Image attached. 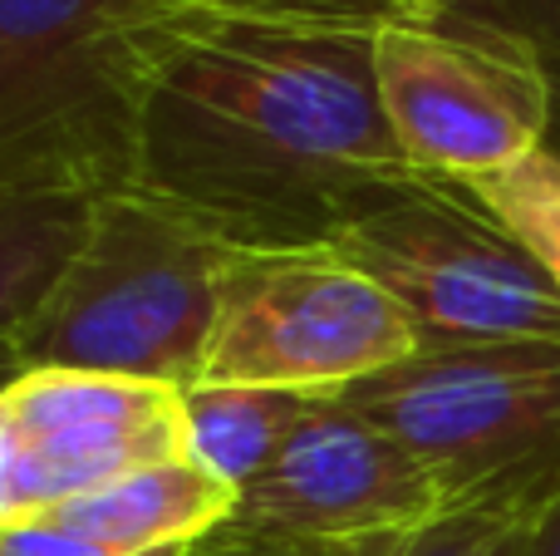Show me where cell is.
<instances>
[{"label": "cell", "mask_w": 560, "mask_h": 556, "mask_svg": "<svg viewBox=\"0 0 560 556\" xmlns=\"http://www.w3.org/2000/svg\"><path fill=\"white\" fill-rule=\"evenodd\" d=\"M388 0H187L133 104L128 187L226 246L335 242L413 177L378 99Z\"/></svg>", "instance_id": "1"}, {"label": "cell", "mask_w": 560, "mask_h": 556, "mask_svg": "<svg viewBox=\"0 0 560 556\" xmlns=\"http://www.w3.org/2000/svg\"><path fill=\"white\" fill-rule=\"evenodd\" d=\"M226 242L167 202L114 187L39 311L10 335L20 370H84L192 390L222 305Z\"/></svg>", "instance_id": "2"}, {"label": "cell", "mask_w": 560, "mask_h": 556, "mask_svg": "<svg viewBox=\"0 0 560 556\" xmlns=\"http://www.w3.org/2000/svg\"><path fill=\"white\" fill-rule=\"evenodd\" d=\"M183 5L0 0V187H128L138 84Z\"/></svg>", "instance_id": "3"}, {"label": "cell", "mask_w": 560, "mask_h": 556, "mask_svg": "<svg viewBox=\"0 0 560 556\" xmlns=\"http://www.w3.org/2000/svg\"><path fill=\"white\" fill-rule=\"evenodd\" d=\"M335 246L404 305L423 350L560 340L556 281L463 183H388Z\"/></svg>", "instance_id": "4"}, {"label": "cell", "mask_w": 560, "mask_h": 556, "mask_svg": "<svg viewBox=\"0 0 560 556\" xmlns=\"http://www.w3.org/2000/svg\"><path fill=\"white\" fill-rule=\"evenodd\" d=\"M423 350L404 305L335 242L226 246L222 305L197 384L335 399Z\"/></svg>", "instance_id": "5"}, {"label": "cell", "mask_w": 560, "mask_h": 556, "mask_svg": "<svg viewBox=\"0 0 560 556\" xmlns=\"http://www.w3.org/2000/svg\"><path fill=\"white\" fill-rule=\"evenodd\" d=\"M374 69L394 143L418 177L472 183L551 143L546 55L472 10L438 20L384 15Z\"/></svg>", "instance_id": "6"}, {"label": "cell", "mask_w": 560, "mask_h": 556, "mask_svg": "<svg viewBox=\"0 0 560 556\" xmlns=\"http://www.w3.org/2000/svg\"><path fill=\"white\" fill-rule=\"evenodd\" d=\"M335 399L413 449L457 502L560 473V340L418 350Z\"/></svg>", "instance_id": "7"}, {"label": "cell", "mask_w": 560, "mask_h": 556, "mask_svg": "<svg viewBox=\"0 0 560 556\" xmlns=\"http://www.w3.org/2000/svg\"><path fill=\"white\" fill-rule=\"evenodd\" d=\"M453 502L447 483L394 433L345 399H315L222 532L266 556H369Z\"/></svg>", "instance_id": "8"}, {"label": "cell", "mask_w": 560, "mask_h": 556, "mask_svg": "<svg viewBox=\"0 0 560 556\" xmlns=\"http://www.w3.org/2000/svg\"><path fill=\"white\" fill-rule=\"evenodd\" d=\"M167 459H192L173 384L20 370L0 390V528L59 512Z\"/></svg>", "instance_id": "9"}, {"label": "cell", "mask_w": 560, "mask_h": 556, "mask_svg": "<svg viewBox=\"0 0 560 556\" xmlns=\"http://www.w3.org/2000/svg\"><path fill=\"white\" fill-rule=\"evenodd\" d=\"M242 493L207 473L197 459H167L143 473L108 483L79 502H65L55 518L65 532L94 542L108 556H163L202 547L236 518Z\"/></svg>", "instance_id": "10"}, {"label": "cell", "mask_w": 560, "mask_h": 556, "mask_svg": "<svg viewBox=\"0 0 560 556\" xmlns=\"http://www.w3.org/2000/svg\"><path fill=\"white\" fill-rule=\"evenodd\" d=\"M98 193L0 187V340L20 331L89 232Z\"/></svg>", "instance_id": "11"}, {"label": "cell", "mask_w": 560, "mask_h": 556, "mask_svg": "<svg viewBox=\"0 0 560 556\" xmlns=\"http://www.w3.org/2000/svg\"><path fill=\"white\" fill-rule=\"evenodd\" d=\"M310 394L252 390V384H192L183 390L187 449L207 473L246 493L280 459L310 414Z\"/></svg>", "instance_id": "12"}, {"label": "cell", "mask_w": 560, "mask_h": 556, "mask_svg": "<svg viewBox=\"0 0 560 556\" xmlns=\"http://www.w3.org/2000/svg\"><path fill=\"white\" fill-rule=\"evenodd\" d=\"M556 493H560V473L477 493L467 502H453L428 528L408 532V537L388 542V547L369 556H522L536 518L551 508Z\"/></svg>", "instance_id": "13"}, {"label": "cell", "mask_w": 560, "mask_h": 556, "mask_svg": "<svg viewBox=\"0 0 560 556\" xmlns=\"http://www.w3.org/2000/svg\"><path fill=\"white\" fill-rule=\"evenodd\" d=\"M463 187L546 266L560 291V148L546 143L516 167L472 177Z\"/></svg>", "instance_id": "14"}, {"label": "cell", "mask_w": 560, "mask_h": 556, "mask_svg": "<svg viewBox=\"0 0 560 556\" xmlns=\"http://www.w3.org/2000/svg\"><path fill=\"white\" fill-rule=\"evenodd\" d=\"M467 10L526 35L541 55H560V0H472Z\"/></svg>", "instance_id": "15"}, {"label": "cell", "mask_w": 560, "mask_h": 556, "mask_svg": "<svg viewBox=\"0 0 560 556\" xmlns=\"http://www.w3.org/2000/svg\"><path fill=\"white\" fill-rule=\"evenodd\" d=\"M0 556H108V552L65 532L55 518H30V522H15V528H0ZM163 556H197V547L163 552Z\"/></svg>", "instance_id": "16"}, {"label": "cell", "mask_w": 560, "mask_h": 556, "mask_svg": "<svg viewBox=\"0 0 560 556\" xmlns=\"http://www.w3.org/2000/svg\"><path fill=\"white\" fill-rule=\"evenodd\" d=\"M522 556H560V493L551 498V508L536 518V528H532V537H526Z\"/></svg>", "instance_id": "17"}, {"label": "cell", "mask_w": 560, "mask_h": 556, "mask_svg": "<svg viewBox=\"0 0 560 556\" xmlns=\"http://www.w3.org/2000/svg\"><path fill=\"white\" fill-rule=\"evenodd\" d=\"M472 0H388V15H404V20H438V15H453V10H467Z\"/></svg>", "instance_id": "18"}, {"label": "cell", "mask_w": 560, "mask_h": 556, "mask_svg": "<svg viewBox=\"0 0 560 556\" xmlns=\"http://www.w3.org/2000/svg\"><path fill=\"white\" fill-rule=\"evenodd\" d=\"M197 556H266V552H256V547H246V542H236V537H226V532H217V537H207L202 547H197Z\"/></svg>", "instance_id": "19"}, {"label": "cell", "mask_w": 560, "mask_h": 556, "mask_svg": "<svg viewBox=\"0 0 560 556\" xmlns=\"http://www.w3.org/2000/svg\"><path fill=\"white\" fill-rule=\"evenodd\" d=\"M551 65V143L560 148V55H546Z\"/></svg>", "instance_id": "20"}, {"label": "cell", "mask_w": 560, "mask_h": 556, "mask_svg": "<svg viewBox=\"0 0 560 556\" xmlns=\"http://www.w3.org/2000/svg\"><path fill=\"white\" fill-rule=\"evenodd\" d=\"M20 374V360H15V350H10V340H0V390H5L10 380Z\"/></svg>", "instance_id": "21"}]
</instances>
